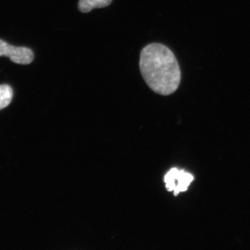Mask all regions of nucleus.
Segmentation results:
<instances>
[{"mask_svg": "<svg viewBox=\"0 0 250 250\" xmlns=\"http://www.w3.org/2000/svg\"><path fill=\"white\" fill-rule=\"evenodd\" d=\"M193 179V176L188 172L177 168H172L166 174L164 182L167 190L168 191L173 190L174 195L177 196L179 192L187 190Z\"/></svg>", "mask_w": 250, "mask_h": 250, "instance_id": "f03ea898", "label": "nucleus"}, {"mask_svg": "<svg viewBox=\"0 0 250 250\" xmlns=\"http://www.w3.org/2000/svg\"><path fill=\"white\" fill-rule=\"evenodd\" d=\"M113 0H80L78 8L83 14L89 13L94 9L106 7L111 4Z\"/></svg>", "mask_w": 250, "mask_h": 250, "instance_id": "20e7f679", "label": "nucleus"}, {"mask_svg": "<svg viewBox=\"0 0 250 250\" xmlns=\"http://www.w3.org/2000/svg\"><path fill=\"white\" fill-rule=\"evenodd\" d=\"M140 70L148 86L156 93L169 95L178 88L181 70L175 56L168 47L152 43L142 49Z\"/></svg>", "mask_w": 250, "mask_h": 250, "instance_id": "f257e3e1", "label": "nucleus"}, {"mask_svg": "<svg viewBox=\"0 0 250 250\" xmlns=\"http://www.w3.org/2000/svg\"><path fill=\"white\" fill-rule=\"evenodd\" d=\"M0 57H9L15 63L28 65L34 60V53L27 47H14L0 40Z\"/></svg>", "mask_w": 250, "mask_h": 250, "instance_id": "7ed1b4c3", "label": "nucleus"}, {"mask_svg": "<svg viewBox=\"0 0 250 250\" xmlns=\"http://www.w3.org/2000/svg\"><path fill=\"white\" fill-rule=\"evenodd\" d=\"M13 95V89L10 85H0V110L6 107L11 103Z\"/></svg>", "mask_w": 250, "mask_h": 250, "instance_id": "39448f33", "label": "nucleus"}]
</instances>
